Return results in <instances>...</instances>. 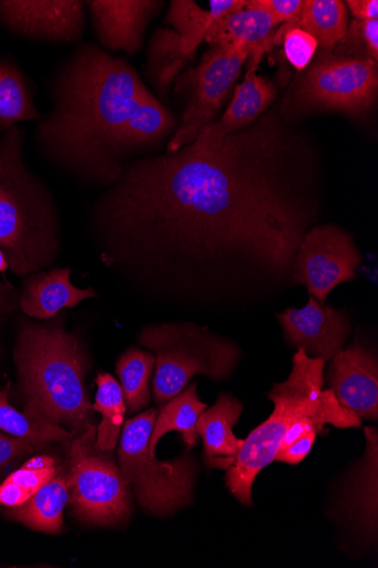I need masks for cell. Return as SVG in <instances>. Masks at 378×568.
<instances>
[{
  "mask_svg": "<svg viewBox=\"0 0 378 568\" xmlns=\"http://www.w3.org/2000/svg\"><path fill=\"white\" fill-rule=\"evenodd\" d=\"M319 159L282 110L139 160L95 201L106 268L152 294H256L293 276L320 213Z\"/></svg>",
  "mask_w": 378,
  "mask_h": 568,
  "instance_id": "6da1fadb",
  "label": "cell"
},
{
  "mask_svg": "<svg viewBox=\"0 0 378 568\" xmlns=\"http://www.w3.org/2000/svg\"><path fill=\"white\" fill-rule=\"evenodd\" d=\"M149 92L123 59L80 44L50 85L52 111L37 122L47 156L82 180L113 186L124 172L123 129Z\"/></svg>",
  "mask_w": 378,
  "mask_h": 568,
  "instance_id": "7a4b0ae2",
  "label": "cell"
},
{
  "mask_svg": "<svg viewBox=\"0 0 378 568\" xmlns=\"http://www.w3.org/2000/svg\"><path fill=\"white\" fill-rule=\"evenodd\" d=\"M24 132L0 135V248L20 277L42 272L61 248L57 205L23 160Z\"/></svg>",
  "mask_w": 378,
  "mask_h": 568,
  "instance_id": "3957f363",
  "label": "cell"
},
{
  "mask_svg": "<svg viewBox=\"0 0 378 568\" xmlns=\"http://www.w3.org/2000/svg\"><path fill=\"white\" fill-rule=\"evenodd\" d=\"M16 357L27 415L75 433L93 426L84 384L89 358L74 335L55 326H25Z\"/></svg>",
  "mask_w": 378,
  "mask_h": 568,
  "instance_id": "277c9868",
  "label": "cell"
},
{
  "mask_svg": "<svg viewBox=\"0 0 378 568\" xmlns=\"http://www.w3.org/2000/svg\"><path fill=\"white\" fill-rule=\"evenodd\" d=\"M324 368L326 361L310 357L299 347L294 355L289 378L267 394L275 403V410L272 417L244 439L226 477L228 489L244 506H252L254 481L276 459L292 425L298 419L343 406L330 388L323 390Z\"/></svg>",
  "mask_w": 378,
  "mask_h": 568,
  "instance_id": "5b68a950",
  "label": "cell"
},
{
  "mask_svg": "<svg viewBox=\"0 0 378 568\" xmlns=\"http://www.w3.org/2000/svg\"><path fill=\"white\" fill-rule=\"evenodd\" d=\"M139 341L155 354L153 393L157 404L176 397L195 376L212 381L228 378L241 357L233 343L193 324L150 326Z\"/></svg>",
  "mask_w": 378,
  "mask_h": 568,
  "instance_id": "8992f818",
  "label": "cell"
},
{
  "mask_svg": "<svg viewBox=\"0 0 378 568\" xmlns=\"http://www.w3.org/2000/svg\"><path fill=\"white\" fill-rule=\"evenodd\" d=\"M157 417L154 408L124 424L119 449L120 469L132 486L140 505L147 511L165 516L191 503L195 462L191 456L157 460L149 455V442Z\"/></svg>",
  "mask_w": 378,
  "mask_h": 568,
  "instance_id": "52a82bcc",
  "label": "cell"
},
{
  "mask_svg": "<svg viewBox=\"0 0 378 568\" xmlns=\"http://www.w3.org/2000/svg\"><path fill=\"white\" fill-rule=\"evenodd\" d=\"M377 67L319 50L280 110L286 119L315 111L361 115L372 106L377 94Z\"/></svg>",
  "mask_w": 378,
  "mask_h": 568,
  "instance_id": "ba28073f",
  "label": "cell"
},
{
  "mask_svg": "<svg viewBox=\"0 0 378 568\" xmlns=\"http://www.w3.org/2000/svg\"><path fill=\"white\" fill-rule=\"evenodd\" d=\"M95 427H89L73 442L68 480L71 504L82 521L115 527L131 514L130 485L116 464L98 454Z\"/></svg>",
  "mask_w": 378,
  "mask_h": 568,
  "instance_id": "9c48e42d",
  "label": "cell"
},
{
  "mask_svg": "<svg viewBox=\"0 0 378 568\" xmlns=\"http://www.w3.org/2000/svg\"><path fill=\"white\" fill-rule=\"evenodd\" d=\"M249 57L251 50L244 43L214 44L196 68L180 75L177 91L185 94L187 102L182 123L171 139L167 152L190 144L214 123Z\"/></svg>",
  "mask_w": 378,
  "mask_h": 568,
  "instance_id": "30bf717a",
  "label": "cell"
},
{
  "mask_svg": "<svg viewBox=\"0 0 378 568\" xmlns=\"http://www.w3.org/2000/svg\"><path fill=\"white\" fill-rule=\"evenodd\" d=\"M360 264L361 254L350 234L335 225L313 227L299 245L292 283L306 286L324 304L335 287L356 278Z\"/></svg>",
  "mask_w": 378,
  "mask_h": 568,
  "instance_id": "8fae6325",
  "label": "cell"
},
{
  "mask_svg": "<svg viewBox=\"0 0 378 568\" xmlns=\"http://www.w3.org/2000/svg\"><path fill=\"white\" fill-rule=\"evenodd\" d=\"M85 9L81 0H0V24L30 40L78 42Z\"/></svg>",
  "mask_w": 378,
  "mask_h": 568,
  "instance_id": "7c38bea8",
  "label": "cell"
},
{
  "mask_svg": "<svg viewBox=\"0 0 378 568\" xmlns=\"http://www.w3.org/2000/svg\"><path fill=\"white\" fill-rule=\"evenodd\" d=\"M288 343L302 347L310 357L333 359L350 334L346 314L309 296L303 308L289 307L277 315Z\"/></svg>",
  "mask_w": 378,
  "mask_h": 568,
  "instance_id": "4fadbf2b",
  "label": "cell"
},
{
  "mask_svg": "<svg viewBox=\"0 0 378 568\" xmlns=\"http://www.w3.org/2000/svg\"><path fill=\"white\" fill-rule=\"evenodd\" d=\"M328 382L339 403L366 420L378 418L377 358L362 346L343 349L331 361Z\"/></svg>",
  "mask_w": 378,
  "mask_h": 568,
  "instance_id": "5bb4252c",
  "label": "cell"
},
{
  "mask_svg": "<svg viewBox=\"0 0 378 568\" xmlns=\"http://www.w3.org/2000/svg\"><path fill=\"white\" fill-rule=\"evenodd\" d=\"M85 4L100 43L130 55L140 49L147 23L162 6L150 0H91Z\"/></svg>",
  "mask_w": 378,
  "mask_h": 568,
  "instance_id": "9a60e30c",
  "label": "cell"
},
{
  "mask_svg": "<svg viewBox=\"0 0 378 568\" xmlns=\"http://www.w3.org/2000/svg\"><path fill=\"white\" fill-rule=\"evenodd\" d=\"M243 405L229 394L221 395L217 404L200 416L196 430L204 443V458L208 468L228 471L244 444L234 435Z\"/></svg>",
  "mask_w": 378,
  "mask_h": 568,
  "instance_id": "2e32d148",
  "label": "cell"
},
{
  "mask_svg": "<svg viewBox=\"0 0 378 568\" xmlns=\"http://www.w3.org/2000/svg\"><path fill=\"white\" fill-rule=\"evenodd\" d=\"M71 268L31 275L20 298L22 312L32 318L50 320L61 310L74 307L82 301L96 296L93 288L75 287L71 282Z\"/></svg>",
  "mask_w": 378,
  "mask_h": 568,
  "instance_id": "e0dca14e",
  "label": "cell"
},
{
  "mask_svg": "<svg viewBox=\"0 0 378 568\" xmlns=\"http://www.w3.org/2000/svg\"><path fill=\"white\" fill-rule=\"evenodd\" d=\"M263 54L254 53L248 58V69L244 81L237 85L229 109L219 122L212 126L222 134L241 131L258 120L277 97L275 84L256 74Z\"/></svg>",
  "mask_w": 378,
  "mask_h": 568,
  "instance_id": "ac0fdd59",
  "label": "cell"
},
{
  "mask_svg": "<svg viewBox=\"0 0 378 568\" xmlns=\"http://www.w3.org/2000/svg\"><path fill=\"white\" fill-rule=\"evenodd\" d=\"M280 23L267 12L247 9L213 20L205 36L211 45L219 43H244L251 54L269 53L275 45L276 28Z\"/></svg>",
  "mask_w": 378,
  "mask_h": 568,
  "instance_id": "d6986e66",
  "label": "cell"
},
{
  "mask_svg": "<svg viewBox=\"0 0 378 568\" xmlns=\"http://www.w3.org/2000/svg\"><path fill=\"white\" fill-rule=\"evenodd\" d=\"M176 129L173 114L149 91L136 103L122 136L124 159L129 153L164 140Z\"/></svg>",
  "mask_w": 378,
  "mask_h": 568,
  "instance_id": "ffe728a7",
  "label": "cell"
},
{
  "mask_svg": "<svg viewBox=\"0 0 378 568\" xmlns=\"http://www.w3.org/2000/svg\"><path fill=\"white\" fill-rule=\"evenodd\" d=\"M69 500L68 480L63 477L53 478L25 504L13 507L11 516L33 530L52 535L61 534L63 511Z\"/></svg>",
  "mask_w": 378,
  "mask_h": 568,
  "instance_id": "44dd1931",
  "label": "cell"
},
{
  "mask_svg": "<svg viewBox=\"0 0 378 568\" xmlns=\"http://www.w3.org/2000/svg\"><path fill=\"white\" fill-rule=\"evenodd\" d=\"M196 389L197 384L194 383L161 407L149 442L151 457H155L159 440L171 432L181 433L190 448L197 444L196 424L207 406L198 398Z\"/></svg>",
  "mask_w": 378,
  "mask_h": 568,
  "instance_id": "7402d4cb",
  "label": "cell"
},
{
  "mask_svg": "<svg viewBox=\"0 0 378 568\" xmlns=\"http://www.w3.org/2000/svg\"><path fill=\"white\" fill-rule=\"evenodd\" d=\"M42 114L22 70L10 59H0V135L22 122H38Z\"/></svg>",
  "mask_w": 378,
  "mask_h": 568,
  "instance_id": "603a6c76",
  "label": "cell"
},
{
  "mask_svg": "<svg viewBox=\"0 0 378 568\" xmlns=\"http://www.w3.org/2000/svg\"><path fill=\"white\" fill-rule=\"evenodd\" d=\"M348 27L347 7L340 0H306L295 28L309 33L320 50L333 51Z\"/></svg>",
  "mask_w": 378,
  "mask_h": 568,
  "instance_id": "cb8c5ba5",
  "label": "cell"
},
{
  "mask_svg": "<svg viewBox=\"0 0 378 568\" xmlns=\"http://www.w3.org/2000/svg\"><path fill=\"white\" fill-rule=\"evenodd\" d=\"M98 392L92 406L102 416L98 427L95 446L104 453L115 450L127 412L122 386L110 374H100L96 378Z\"/></svg>",
  "mask_w": 378,
  "mask_h": 568,
  "instance_id": "d4e9b609",
  "label": "cell"
},
{
  "mask_svg": "<svg viewBox=\"0 0 378 568\" xmlns=\"http://www.w3.org/2000/svg\"><path fill=\"white\" fill-rule=\"evenodd\" d=\"M150 78L166 94L182 70L193 59L186 54L182 40L173 29L157 30L147 50Z\"/></svg>",
  "mask_w": 378,
  "mask_h": 568,
  "instance_id": "484cf974",
  "label": "cell"
},
{
  "mask_svg": "<svg viewBox=\"0 0 378 568\" xmlns=\"http://www.w3.org/2000/svg\"><path fill=\"white\" fill-rule=\"evenodd\" d=\"M57 474V460L52 457L31 458L0 486V505L13 508L25 504L44 485L55 478Z\"/></svg>",
  "mask_w": 378,
  "mask_h": 568,
  "instance_id": "4316f807",
  "label": "cell"
},
{
  "mask_svg": "<svg viewBox=\"0 0 378 568\" xmlns=\"http://www.w3.org/2000/svg\"><path fill=\"white\" fill-rule=\"evenodd\" d=\"M0 430L28 440L32 445L65 442L74 434L62 426L19 412L9 402L8 389L0 390Z\"/></svg>",
  "mask_w": 378,
  "mask_h": 568,
  "instance_id": "83f0119b",
  "label": "cell"
},
{
  "mask_svg": "<svg viewBox=\"0 0 378 568\" xmlns=\"http://www.w3.org/2000/svg\"><path fill=\"white\" fill-rule=\"evenodd\" d=\"M155 356L139 348L126 351L118 364V374L130 413H136L150 403V379Z\"/></svg>",
  "mask_w": 378,
  "mask_h": 568,
  "instance_id": "f1b7e54d",
  "label": "cell"
},
{
  "mask_svg": "<svg viewBox=\"0 0 378 568\" xmlns=\"http://www.w3.org/2000/svg\"><path fill=\"white\" fill-rule=\"evenodd\" d=\"M208 11L202 10L188 0H175L168 11V22L180 36L186 54L194 59L200 44L205 40L213 22Z\"/></svg>",
  "mask_w": 378,
  "mask_h": 568,
  "instance_id": "f546056e",
  "label": "cell"
},
{
  "mask_svg": "<svg viewBox=\"0 0 378 568\" xmlns=\"http://www.w3.org/2000/svg\"><path fill=\"white\" fill-rule=\"evenodd\" d=\"M333 54L360 61L378 62V20L353 21Z\"/></svg>",
  "mask_w": 378,
  "mask_h": 568,
  "instance_id": "4dcf8cb0",
  "label": "cell"
},
{
  "mask_svg": "<svg viewBox=\"0 0 378 568\" xmlns=\"http://www.w3.org/2000/svg\"><path fill=\"white\" fill-rule=\"evenodd\" d=\"M282 43L287 60L298 72L307 69L318 48L317 41L309 33L286 24L276 32L275 37V45Z\"/></svg>",
  "mask_w": 378,
  "mask_h": 568,
  "instance_id": "1f68e13d",
  "label": "cell"
},
{
  "mask_svg": "<svg viewBox=\"0 0 378 568\" xmlns=\"http://www.w3.org/2000/svg\"><path fill=\"white\" fill-rule=\"evenodd\" d=\"M304 0H246L247 9H256L273 16L279 23L295 28L299 21Z\"/></svg>",
  "mask_w": 378,
  "mask_h": 568,
  "instance_id": "d6a6232c",
  "label": "cell"
},
{
  "mask_svg": "<svg viewBox=\"0 0 378 568\" xmlns=\"http://www.w3.org/2000/svg\"><path fill=\"white\" fill-rule=\"evenodd\" d=\"M317 436L316 430H310L304 434L296 443L285 449H280L276 459L283 463L297 466L311 450Z\"/></svg>",
  "mask_w": 378,
  "mask_h": 568,
  "instance_id": "836d02e7",
  "label": "cell"
},
{
  "mask_svg": "<svg viewBox=\"0 0 378 568\" xmlns=\"http://www.w3.org/2000/svg\"><path fill=\"white\" fill-rule=\"evenodd\" d=\"M32 450L33 445L30 442L0 434V470L17 457Z\"/></svg>",
  "mask_w": 378,
  "mask_h": 568,
  "instance_id": "e575fe53",
  "label": "cell"
},
{
  "mask_svg": "<svg viewBox=\"0 0 378 568\" xmlns=\"http://www.w3.org/2000/svg\"><path fill=\"white\" fill-rule=\"evenodd\" d=\"M345 4L349 8L356 20H378L377 0H348Z\"/></svg>",
  "mask_w": 378,
  "mask_h": 568,
  "instance_id": "d590c367",
  "label": "cell"
},
{
  "mask_svg": "<svg viewBox=\"0 0 378 568\" xmlns=\"http://www.w3.org/2000/svg\"><path fill=\"white\" fill-rule=\"evenodd\" d=\"M208 6V12L215 20L244 10L246 0H211Z\"/></svg>",
  "mask_w": 378,
  "mask_h": 568,
  "instance_id": "8d00e7d4",
  "label": "cell"
},
{
  "mask_svg": "<svg viewBox=\"0 0 378 568\" xmlns=\"http://www.w3.org/2000/svg\"><path fill=\"white\" fill-rule=\"evenodd\" d=\"M14 294V288L11 284L6 282H0V310L4 308L9 303L11 304L12 296Z\"/></svg>",
  "mask_w": 378,
  "mask_h": 568,
  "instance_id": "74e56055",
  "label": "cell"
},
{
  "mask_svg": "<svg viewBox=\"0 0 378 568\" xmlns=\"http://www.w3.org/2000/svg\"><path fill=\"white\" fill-rule=\"evenodd\" d=\"M10 270V264L7 260V255L2 248H0V273L4 274Z\"/></svg>",
  "mask_w": 378,
  "mask_h": 568,
  "instance_id": "f35d334b",
  "label": "cell"
}]
</instances>
